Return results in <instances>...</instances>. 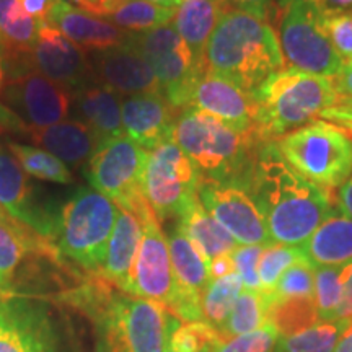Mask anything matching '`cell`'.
I'll return each instance as SVG.
<instances>
[{"label":"cell","instance_id":"1","mask_svg":"<svg viewBox=\"0 0 352 352\" xmlns=\"http://www.w3.org/2000/svg\"><path fill=\"white\" fill-rule=\"evenodd\" d=\"M63 300L91 320L96 352H165L179 321L162 303L129 296L100 274L65 290Z\"/></svg>","mask_w":352,"mask_h":352},{"label":"cell","instance_id":"2","mask_svg":"<svg viewBox=\"0 0 352 352\" xmlns=\"http://www.w3.org/2000/svg\"><path fill=\"white\" fill-rule=\"evenodd\" d=\"M246 188L264 215L272 243L300 248L336 208L328 189L308 182L284 160L276 140L259 147Z\"/></svg>","mask_w":352,"mask_h":352},{"label":"cell","instance_id":"3","mask_svg":"<svg viewBox=\"0 0 352 352\" xmlns=\"http://www.w3.org/2000/svg\"><path fill=\"white\" fill-rule=\"evenodd\" d=\"M204 65L254 94L272 74L284 69V54L267 20L228 8L210 34Z\"/></svg>","mask_w":352,"mask_h":352},{"label":"cell","instance_id":"4","mask_svg":"<svg viewBox=\"0 0 352 352\" xmlns=\"http://www.w3.org/2000/svg\"><path fill=\"white\" fill-rule=\"evenodd\" d=\"M173 140L186 153L201 178L248 183L254 158L264 144L256 129L236 131L195 108L176 116Z\"/></svg>","mask_w":352,"mask_h":352},{"label":"cell","instance_id":"5","mask_svg":"<svg viewBox=\"0 0 352 352\" xmlns=\"http://www.w3.org/2000/svg\"><path fill=\"white\" fill-rule=\"evenodd\" d=\"M256 129L264 142L300 129L338 103L331 78L287 67L277 70L254 91Z\"/></svg>","mask_w":352,"mask_h":352},{"label":"cell","instance_id":"6","mask_svg":"<svg viewBox=\"0 0 352 352\" xmlns=\"http://www.w3.org/2000/svg\"><path fill=\"white\" fill-rule=\"evenodd\" d=\"M120 208L91 186H82L57 215L52 243L65 261L96 274L103 264Z\"/></svg>","mask_w":352,"mask_h":352},{"label":"cell","instance_id":"7","mask_svg":"<svg viewBox=\"0 0 352 352\" xmlns=\"http://www.w3.org/2000/svg\"><path fill=\"white\" fill-rule=\"evenodd\" d=\"M276 145L298 175L321 188H340L352 175V138L328 121L289 132Z\"/></svg>","mask_w":352,"mask_h":352},{"label":"cell","instance_id":"8","mask_svg":"<svg viewBox=\"0 0 352 352\" xmlns=\"http://www.w3.org/2000/svg\"><path fill=\"white\" fill-rule=\"evenodd\" d=\"M148 152L126 134L96 148L83 166L90 186L142 220L155 215L144 196L142 182Z\"/></svg>","mask_w":352,"mask_h":352},{"label":"cell","instance_id":"9","mask_svg":"<svg viewBox=\"0 0 352 352\" xmlns=\"http://www.w3.org/2000/svg\"><path fill=\"white\" fill-rule=\"evenodd\" d=\"M126 41L151 65L160 91L171 107L178 111L186 109L192 87L206 65L196 59L173 21L147 32H129Z\"/></svg>","mask_w":352,"mask_h":352},{"label":"cell","instance_id":"10","mask_svg":"<svg viewBox=\"0 0 352 352\" xmlns=\"http://www.w3.org/2000/svg\"><path fill=\"white\" fill-rule=\"evenodd\" d=\"M201 175L173 139L148 152L142 189L158 222L176 219L197 197Z\"/></svg>","mask_w":352,"mask_h":352},{"label":"cell","instance_id":"11","mask_svg":"<svg viewBox=\"0 0 352 352\" xmlns=\"http://www.w3.org/2000/svg\"><path fill=\"white\" fill-rule=\"evenodd\" d=\"M280 50L289 67L311 76L331 78L344 65L321 26V15L310 0H290L284 7Z\"/></svg>","mask_w":352,"mask_h":352},{"label":"cell","instance_id":"12","mask_svg":"<svg viewBox=\"0 0 352 352\" xmlns=\"http://www.w3.org/2000/svg\"><path fill=\"white\" fill-rule=\"evenodd\" d=\"M0 352H65L63 328L51 307L0 292Z\"/></svg>","mask_w":352,"mask_h":352},{"label":"cell","instance_id":"13","mask_svg":"<svg viewBox=\"0 0 352 352\" xmlns=\"http://www.w3.org/2000/svg\"><path fill=\"white\" fill-rule=\"evenodd\" d=\"M197 197L204 209L230 233L236 245L272 243L264 215L246 184L201 178Z\"/></svg>","mask_w":352,"mask_h":352},{"label":"cell","instance_id":"14","mask_svg":"<svg viewBox=\"0 0 352 352\" xmlns=\"http://www.w3.org/2000/svg\"><path fill=\"white\" fill-rule=\"evenodd\" d=\"M0 103L26 127H47L67 120L72 94L30 69L6 78Z\"/></svg>","mask_w":352,"mask_h":352},{"label":"cell","instance_id":"15","mask_svg":"<svg viewBox=\"0 0 352 352\" xmlns=\"http://www.w3.org/2000/svg\"><path fill=\"white\" fill-rule=\"evenodd\" d=\"M142 226L138 258L122 292L170 308L178 296V284L171 266L168 241L157 215L145 219Z\"/></svg>","mask_w":352,"mask_h":352},{"label":"cell","instance_id":"16","mask_svg":"<svg viewBox=\"0 0 352 352\" xmlns=\"http://www.w3.org/2000/svg\"><path fill=\"white\" fill-rule=\"evenodd\" d=\"M36 191L6 142H0V209L15 222L52 241L59 212L44 204Z\"/></svg>","mask_w":352,"mask_h":352},{"label":"cell","instance_id":"17","mask_svg":"<svg viewBox=\"0 0 352 352\" xmlns=\"http://www.w3.org/2000/svg\"><path fill=\"white\" fill-rule=\"evenodd\" d=\"M28 63L33 70L70 94L95 83L94 67L85 50L47 23L39 28Z\"/></svg>","mask_w":352,"mask_h":352},{"label":"cell","instance_id":"18","mask_svg":"<svg viewBox=\"0 0 352 352\" xmlns=\"http://www.w3.org/2000/svg\"><path fill=\"white\" fill-rule=\"evenodd\" d=\"M188 108L210 114L236 131H253L258 126V101L253 91L209 70L196 80Z\"/></svg>","mask_w":352,"mask_h":352},{"label":"cell","instance_id":"19","mask_svg":"<svg viewBox=\"0 0 352 352\" xmlns=\"http://www.w3.org/2000/svg\"><path fill=\"white\" fill-rule=\"evenodd\" d=\"M95 83L120 95H138L160 91L151 65L129 43L94 52L90 57Z\"/></svg>","mask_w":352,"mask_h":352},{"label":"cell","instance_id":"20","mask_svg":"<svg viewBox=\"0 0 352 352\" xmlns=\"http://www.w3.org/2000/svg\"><path fill=\"white\" fill-rule=\"evenodd\" d=\"M176 111L162 91L126 96L122 100V129L127 138L151 152L173 139Z\"/></svg>","mask_w":352,"mask_h":352},{"label":"cell","instance_id":"21","mask_svg":"<svg viewBox=\"0 0 352 352\" xmlns=\"http://www.w3.org/2000/svg\"><path fill=\"white\" fill-rule=\"evenodd\" d=\"M19 135L76 168L85 166L100 147L95 132L78 120H65L47 127L25 126Z\"/></svg>","mask_w":352,"mask_h":352},{"label":"cell","instance_id":"22","mask_svg":"<svg viewBox=\"0 0 352 352\" xmlns=\"http://www.w3.org/2000/svg\"><path fill=\"white\" fill-rule=\"evenodd\" d=\"M47 25L59 30L65 38L74 41L82 50L100 52L120 46L126 41L129 32L116 25L74 7L67 0H57L52 8Z\"/></svg>","mask_w":352,"mask_h":352},{"label":"cell","instance_id":"23","mask_svg":"<svg viewBox=\"0 0 352 352\" xmlns=\"http://www.w3.org/2000/svg\"><path fill=\"white\" fill-rule=\"evenodd\" d=\"M52 248H56L52 241L32 228L0 215V292H12L30 259Z\"/></svg>","mask_w":352,"mask_h":352},{"label":"cell","instance_id":"24","mask_svg":"<svg viewBox=\"0 0 352 352\" xmlns=\"http://www.w3.org/2000/svg\"><path fill=\"white\" fill-rule=\"evenodd\" d=\"M41 25L25 12L20 0H0V52L6 77L32 69L28 57Z\"/></svg>","mask_w":352,"mask_h":352},{"label":"cell","instance_id":"25","mask_svg":"<svg viewBox=\"0 0 352 352\" xmlns=\"http://www.w3.org/2000/svg\"><path fill=\"white\" fill-rule=\"evenodd\" d=\"M70 113L95 132L100 145L124 134L121 95L98 83L74 91Z\"/></svg>","mask_w":352,"mask_h":352},{"label":"cell","instance_id":"26","mask_svg":"<svg viewBox=\"0 0 352 352\" xmlns=\"http://www.w3.org/2000/svg\"><path fill=\"white\" fill-rule=\"evenodd\" d=\"M142 232V220L129 210L120 209L111 236H109L103 264L96 274L107 279L114 287L124 290L135 258H138Z\"/></svg>","mask_w":352,"mask_h":352},{"label":"cell","instance_id":"27","mask_svg":"<svg viewBox=\"0 0 352 352\" xmlns=\"http://www.w3.org/2000/svg\"><path fill=\"white\" fill-rule=\"evenodd\" d=\"M311 267L342 266L352 261V219L334 208L314 235L300 246Z\"/></svg>","mask_w":352,"mask_h":352},{"label":"cell","instance_id":"28","mask_svg":"<svg viewBox=\"0 0 352 352\" xmlns=\"http://www.w3.org/2000/svg\"><path fill=\"white\" fill-rule=\"evenodd\" d=\"M227 10V0H182L176 7L173 26L199 63H204L210 34Z\"/></svg>","mask_w":352,"mask_h":352},{"label":"cell","instance_id":"29","mask_svg":"<svg viewBox=\"0 0 352 352\" xmlns=\"http://www.w3.org/2000/svg\"><path fill=\"white\" fill-rule=\"evenodd\" d=\"M175 222L201 250L209 263L223 254H230L239 246L230 233L204 209L199 197L189 202L183 212L175 219Z\"/></svg>","mask_w":352,"mask_h":352},{"label":"cell","instance_id":"30","mask_svg":"<svg viewBox=\"0 0 352 352\" xmlns=\"http://www.w3.org/2000/svg\"><path fill=\"white\" fill-rule=\"evenodd\" d=\"M175 15L176 8L155 6L148 0H122L120 6L103 16V20L126 32L140 33L171 23Z\"/></svg>","mask_w":352,"mask_h":352},{"label":"cell","instance_id":"31","mask_svg":"<svg viewBox=\"0 0 352 352\" xmlns=\"http://www.w3.org/2000/svg\"><path fill=\"white\" fill-rule=\"evenodd\" d=\"M3 142L28 176L56 184L74 183V175L69 166L52 153L28 144L13 142L10 139H6Z\"/></svg>","mask_w":352,"mask_h":352},{"label":"cell","instance_id":"32","mask_svg":"<svg viewBox=\"0 0 352 352\" xmlns=\"http://www.w3.org/2000/svg\"><path fill=\"white\" fill-rule=\"evenodd\" d=\"M318 321L315 298H285V300L267 298V323L276 328L280 338L300 333Z\"/></svg>","mask_w":352,"mask_h":352},{"label":"cell","instance_id":"33","mask_svg":"<svg viewBox=\"0 0 352 352\" xmlns=\"http://www.w3.org/2000/svg\"><path fill=\"white\" fill-rule=\"evenodd\" d=\"M241 290L243 283L236 272L210 280L201 296L202 320L220 331Z\"/></svg>","mask_w":352,"mask_h":352},{"label":"cell","instance_id":"34","mask_svg":"<svg viewBox=\"0 0 352 352\" xmlns=\"http://www.w3.org/2000/svg\"><path fill=\"white\" fill-rule=\"evenodd\" d=\"M267 323V298L263 290L243 289L233 305L230 315L223 323V338L252 333Z\"/></svg>","mask_w":352,"mask_h":352},{"label":"cell","instance_id":"35","mask_svg":"<svg viewBox=\"0 0 352 352\" xmlns=\"http://www.w3.org/2000/svg\"><path fill=\"white\" fill-rule=\"evenodd\" d=\"M349 320L318 321L292 336L280 338L276 352H334Z\"/></svg>","mask_w":352,"mask_h":352},{"label":"cell","instance_id":"36","mask_svg":"<svg viewBox=\"0 0 352 352\" xmlns=\"http://www.w3.org/2000/svg\"><path fill=\"white\" fill-rule=\"evenodd\" d=\"M351 272V263L315 270V305L320 321L336 320V311Z\"/></svg>","mask_w":352,"mask_h":352},{"label":"cell","instance_id":"37","mask_svg":"<svg viewBox=\"0 0 352 352\" xmlns=\"http://www.w3.org/2000/svg\"><path fill=\"white\" fill-rule=\"evenodd\" d=\"M222 341V333L206 321H178L168 347L175 352H215Z\"/></svg>","mask_w":352,"mask_h":352},{"label":"cell","instance_id":"38","mask_svg":"<svg viewBox=\"0 0 352 352\" xmlns=\"http://www.w3.org/2000/svg\"><path fill=\"white\" fill-rule=\"evenodd\" d=\"M300 259H303V254L302 250L297 246H285L279 243L264 246L258 261V277L263 292H271L279 277L284 274V271Z\"/></svg>","mask_w":352,"mask_h":352},{"label":"cell","instance_id":"39","mask_svg":"<svg viewBox=\"0 0 352 352\" xmlns=\"http://www.w3.org/2000/svg\"><path fill=\"white\" fill-rule=\"evenodd\" d=\"M270 300L285 298H314L315 294V270L305 258L294 263L279 277L271 292H264Z\"/></svg>","mask_w":352,"mask_h":352},{"label":"cell","instance_id":"40","mask_svg":"<svg viewBox=\"0 0 352 352\" xmlns=\"http://www.w3.org/2000/svg\"><path fill=\"white\" fill-rule=\"evenodd\" d=\"M279 340L280 334L276 331V328L266 323L252 333L223 338L215 352H276Z\"/></svg>","mask_w":352,"mask_h":352},{"label":"cell","instance_id":"41","mask_svg":"<svg viewBox=\"0 0 352 352\" xmlns=\"http://www.w3.org/2000/svg\"><path fill=\"white\" fill-rule=\"evenodd\" d=\"M321 26L342 63H347L352 57V10L336 15H321Z\"/></svg>","mask_w":352,"mask_h":352},{"label":"cell","instance_id":"42","mask_svg":"<svg viewBox=\"0 0 352 352\" xmlns=\"http://www.w3.org/2000/svg\"><path fill=\"white\" fill-rule=\"evenodd\" d=\"M264 246L261 245H239L232 252L235 272L240 276L243 289L261 290L258 277V261Z\"/></svg>","mask_w":352,"mask_h":352},{"label":"cell","instance_id":"43","mask_svg":"<svg viewBox=\"0 0 352 352\" xmlns=\"http://www.w3.org/2000/svg\"><path fill=\"white\" fill-rule=\"evenodd\" d=\"M272 0H227L228 8H235L258 16L261 20H267V13L271 10Z\"/></svg>","mask_w":352,"mask_h":352},{"label":"cell","instance_id":"44","mask_svg":"<svg viewBox=\"0 0 352 352\" xmlns=\"http://www.w3.org/2000/svg\"><path fill=\"white\" fill-rule=\"evenodd\" d=\"M25 12L39 23H47L52 8H54L57 0H20Z\"/></svg>","mask_w":352,"mask_h":352},{"label":"cell","instance_id":"45","mask_svg":"<svg viewBox=\"0 0 352 352\" xmlns=\"http://www.w3.org/2000/svg\"><path fill=\"white\" fill-rule=\"evenodd\" d=\"M320 15H336L352 10V0H310Z\"/></svg>","mask_w":352,"mask_h":352},{"label":"cell","instance_id":"46","mask_svg":"<svg viewBox=\"0 0 352 352\" xmlns=\"http://www.w3.org/2000/svg\"><path fill=\"white\" fill-rule=\"evenodd\" d=\"M331 83L338 96H352V65H342L340 72L331 77Z\"/></svg>","mask_w":352,"mask_h":352},{"label":"cell","instance_id":"47","mask_svg":"<svg viewBox=\"0 0 352 352\" xmlns=\"http://www.w3.org/2000/svg\"><path fill=\"white\" fill-rule=\"evenodd\" d=\"M336 208L341 210L346 217L352 219V175L341 184L336 195Z\"/></svg>","mask_w":352,"mask_h":352},{"label":"cell","instance_id":"48","mask_svg":"<svg viewBox=\"0 0 352 352\" xmlns=\"http://www.w3.org/2000/svg\"><path fill=\"white\" fill-rule=\"evenodd\" d=\"M209 272H210V280L233 274V272H235V266H233L232 253L212 259V261L209 263Z\"/></svg>","mask_w":352,"mask_h":352},{"label":"cell","instance_id":"49","mask_svg":"<svg viewBox=\"0 0 352 352\" xmlns=\"http://www.w3.org/2000/svg\"><path fill=\"white\" fill-rule=\"evenodd\" d=\"M321 120L323 121H328L331 122V124L338 126L340 129H342L347 134L352 135V114H346V113H341V111H336L334 108H329L321 114Z\"/></svg>","mask_w":352,"mask_h":352},{"label":"cell","instance_id":"50","mask_svg":"<svg viewBox=\"0 0 352 352\" xmlns=\"http://www.w3.org/2000/svg\"><path fill=\"white\" fill-rule=\"evenodd\" d=\"M352 318V261H351V272L347 277V283L342 294V300L340 308L336 311V320H351Z\"/></svg>","mask_w":352,"mask_h":352},{"label":"cell","instance_id":"51","mask_svg":"<svg viewBox=\"0 0 352 352\" xmlns=\"http://www.w3.org/2000/svg\"><path fill=\"white\" fill-rule=\"evenodd\" d=\"M334 352H352V318L347 323L344 333L341 334L340 341H338Z\"/></svg>","mask_w":352,"mask_h":352},{"label":"cell","instance_id":"52","mask_svg":"<svg viewBox=\"0 0 352 352\" xmlns=\"http://www.w3.org/2000/svg\"><path fill=\"white\" fill-rule=\"evenodd\" d=\"M336 111L352 114V96H340L338 103L333 107Z\"/></svg>","mask_w":352,"mask_h":352},{"label":"cell","instance_id":"53","mask_svg":"<svg viewBox=\"0 0 352 352\" xmlns=\"http://www.w3.org/2000/svg\"><path fill=\"white\" fill-rule=\"evenodd\" d=\"M148 2L155 3V6H160V7L176 8L179 6V2H182V0H148Z\"/></svg>","mask_w":352,"mask_h":352},{"label":"cell","instance_id":"54","mask_svg":"<svg viewBox=\"0 0 352 352\" xmlns=\"http://www.w3.org/2000/svg\"><path fill=\"white\" fill-rule=\"evenodd\" d=\"M6 65H3V57L2 52H0V94H2L3 83H6Z\"/></svg>","mask_w":352,"mask_h":352},{"label":"cell","instance_id":"55","mask_svg":"<svg viewBox=\"0 0 352 352\" xmlns=\"http://www.w3.org/2000/svg\"><path fill=\"white\" fill-rule=\"evenodd\" d=\"M70 3H76V2H87V0H69Z\"/></svg>","mask_w":352,"mask_h":352},{"label":"cell","instance_id":"56","mask_svg":"<svg viewBox=\"0 0 352 352\" xmlns=\"http://www.w3.org/2000/svg\"><path fill=\"white\" fill-rule=\"evenodd\" d=\"M344 65H352V57H351L349 60H347V63H344Z\"/></svg>","mask_w":352,"mask_h":352},{"label":"cell","instance_id":"57","mask_svg":"<svg viewBox=\"0 0 352 352\" xmlns=\"http://www.w3.org/2000/svg\"><path fill=\"white\" fill-rule=\"evenodd\" d=\"M0 215H7V214H6V212H3V210H2V209H0Z\"/></svg>","mask_w":352,"mask_h":352},{"label":"cell","instance_id":"58","mask_svg":"<svg viewBox=\"0 0 352 352\" xmlns=\"http://www.w3.org/2000/svg\"><path fill=\"white\" fill-rule=\"evenodd\" d=\"M165 352H175V351H171V349H170V347H168V349H166Z\"/></svg>","mask_w":352,"mask_h":352}]
</instances>
